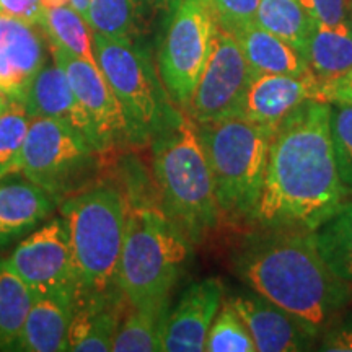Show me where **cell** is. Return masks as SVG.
Here are the masks:
<instances>
[{
  "instance_id": "6da1fadb",
  "label": "cell",
  "mask_w": 352,
  "mask_h": 352,
  "mask_svg": "<svg viewBox=\"0 0 352 352\" xmlns=\"http://www.w3.org/2000/svg\"><path fill=\"white\" fill-rule=\"evenodd\" d=\"M344 196L331 138V103L310 100L272 134L254 220L263 227L314 230Z\"/></svg>"
},
{
  "instance_id": "7a4b0ae2",
  "label": "cell",
  "mask_w": 352,
  "mask_h": 352,
  "mask_svg": "<svg viewBox=\"0 0 352 352\" xmlns=\"http://www.w3.org/2000/svg\"><path fill=\"white\" fill-rule=\"evenodd\" d=\"M235 254L236 274L258 296L287 311L314 336L349 298L340 279L316 250L311 230L264 227Z\"/></svg>"
},
{
  "instance_id": "3957f363",
  "label": "cell",
  "mask_w": 352,
  "mask_h": 352,
  "mask_svg": "<svg viewBox=\"0 0 352 352\" xmlns=\"http://www.w3.org/2000/svg\"><path fill=\"white\" fill-rule=\"evenodd\" d=\"M151 144L164 210L189 243H201L217 227L220 209L196 122L178 108Z\"/></svg>"
},
{
  "instance_id": "277c9868",
  "label": "cell",
  "mask_w": 352,
  "mask_h": 352,
  "mask_svg": "<svg viewBox=\"0 0 352 352\" xmlns=\"http://www.w3.org/2000/svg\"><path fill=\"white\" fill-rule=\"evenodd\" d=\"M127 204L111 184H96L60 201L77 277L76 296L118 289Z\"/></svg>"
},
{
  "instance_id": "5b68a950",
  "label": "cell",
  "mask_w": 352,
  "mask_h": 352,
  "mask_svg": "<svg viewBox=\"0 0 352 352\" xmlns=\"http://www.w3.org/2000/svg\"><path fill=\"white\" fill-rule=\"evenodd\" d=\"M189 240L164 208L127 204L118 289L127 305L168 302L189 256Z\"/></svg>"
},
{
  "instance_id": "8992f818",
  "label": "cell",
  "mask_w": 352,
  "mask_h": 352,
  "mask_svg": "<svg viewBox=\"0 0 352 352\" xmlns=\"http://www.w3.org/2000/svg\"><path fill=\"white\" fill-rule=\"evenodd\" d=\"M196 126L220 215L254 220L274 131L240 116Z\"/></svg>"
},
{
  "instance_id": "52a82bcc",
  "label": "cell",
  "mask_w": 352,
  "mask_h": 352,
  "mask_svg": "<svg viewBox=\"0 0 352 352\" xmlns=\"http://www.w3.org/2000/svg\"><path fill=\"white\" fill-rule=\"evenodd\" d=\"M96 64L120 101L131 144H151L178 107L170 100L151 57L132 39L94 33Z\"/></svg>"
},
{
  "instance_id": "ba28073f",
  "label": "cell",
  "mask_w": 352,
  "mask_h": 352,
  "mask_svg": "<svg viewBox=\"0 0 352 352\" xmlns=\"http://www.w3.org/2000/svg\"><path fill=\"white\" fill-rule=\"evenodd\" d=\"M90 140L72 126L52 118H33L20 158V173L50 192L56 202L76 195L95 168Z\"/></svg>"
},
{
  "instance_id": "9c48e42d",
  "label": "cell",
  "mask_w": 352,
  "mask_h": 352,
  "mask_svg": "<svg viewBox=\"0 0 352 352\" xmlns=\"http://www.w3.org/2000/svg\"><path fill=\"white\" fill-rule=\"evenodd\" d=\"M217 20L209 0H178L158 51V76L166 94L186 111L214 46Z\"/></svg>"
},
{
  "instance_id": "30bf717a",
  "label": "cell",
  "mask_w": 352,
  "mask_h": 352,
  "mask_svg": "<svg viewBox=\"0 0 352 352\" xmlns=\"http://www.w3.org/2000/svg\"><path fill=\"white\" fill-rule=\"evenodd\" d=\"M254 70L239 41L217 23L214 46L186 113L196 124L240 116Z\"/></svg>"
},
{
  "instance_id": "8fae6325",
  "label": "cell",
  "mask_w": 352,
  "mask_h": 352,
  "mask_svg": "<svg viewBox=\"0 0 352 352\" xmlns=\"http://www.w3.org/2000/svg\"><path fill=\"white\" fill-rule=\"evenodd\" d=\"M7 261L34 296L77 292V277L64 219H52L30 233Z\"/></svg>"
},
{
  "instance_id": "7c38bea8",
  "label": "cell",
  "mask_w": 352,
  "mask_h": 352,
  "mask_svg": "<svg viewBox=\"0 0 352 352\" xmlns=\"http://www.w3.org/2000/svg\"><path fill=\"white\" fill-rule=\"evenodd\" d=\"M52 59L64 69L74 95L90 122L94 145L98 152L129 142L121 104L98 64L82 59L51 44Z\"/></svg>"
},
{
  "instance_id": "4fadbf2b",
  "label": "cell",
  "mask_w": 352,
  "mask_h": 352,
  "mask_svg": "<svg viewBox=\"0 0 352 352\" xmlns=\"http://www.w3.org/2000/svg\"><path fill=\"white\" fill-rule=\"evenodd\" d=\"M320 80L314 72L303 76L254 74L246 90L240 118L258 126L276 127L310 100H320Z\"/></svg>"
},
{
  "instance_id": "5bb4252c",
  "label": "cell",
  "mask_w": 352,
  "mask_h": 352,
  "mask_svg": "<svg viewBox=\"0 0 352 352\" xmlns=\"http://www.w3.org/2000/svg\"><path fill=\"white\" fill-rule=\"evenodd\" d=\"M223 300V284L215 277L202 279L184 290L166 321L164 351H206L210 324Z\"/></svg>"
},
{
  "instance_id": "9a60e30c",
  "label": "cell",
  "mask_w": 352,
  "mask_h": 352,
  "mask_svg": "<svg viewBox=\"0 0 352 352\" xmlns=\"http://www.w3.org/2000/svg\"><path fill=\"white\" fill-rule=\"evenodd\" d=\"M34 26L0 13V91L23 103L30 83L46 64L41 34Z\"/></svg>"
},
{
  "instance_id": "2e32d148",
  "label": "cell",
  "mask_w": 352,
  "mask_h": 352,
  "mask_svg": "<svg viewBox=\"0 0 352 352\" xmlns=\"http://www.w3.org/2000/svg\"><path fill=\"white\" fill-rule=\"evenodd\" d=\"M228 300L245 321L256 352L307 351L315 338L287 311L256 292L230 297Z\"/></svg>"
},
{
  "instance_id": "e0dca14e",
  "label": "cell",
  "mask_w": 352,
  "mask_h": 352,
  "mask_svg": "<svg viewBox=\"0 0 352 352\" xmlns=\"http://www.w3.org/2000/svg\"><path fill=\"white\" fill-rule=\"evenodd\" d=\"M126 298L120 289L103 294H82L74 298L69 329V351L109 352L122 318Z\"/></svg>"
},
{
  "instance_id": "ac0fdd59",
  "label": "cell",
  "mask_w": 352,
  "mask_h": 352,
  "mask_svg": "<svg viewBox=\"0 0 352 352\" xmlns=\"http://www.w3.org/2000/svg\"><path fill=\"white\" fill-rule=\"evenodd\" d=\"M25 107L32 120L33 118H52V120L63 121L77 129L94 145L90 122L74 95L64 69L56 60L51 65L44 64L34 76L25 95Z\"/></svg>"
},
{
  "instance_id": "d6986e66",
  "label": "cell",
  "mask_w": 352,
  "mask_h": 352,
  "mask_svg": "<svg viewBox=\"0 0 352 352\" xmlns=\"http://www.w3.org/2000/svg\"><path fill=\"white\" fill-rule=\"evenodd\" d=\"M56 201L38 184L0 183V250L30 235L54 210Z\"/></svg>"
},
{
  "instance_id": "ffe728a7",
  "label": "cell",
  "mask_w": 352,
  "mask_h": 352,
  "mask_svg": "<svg viewBox=\"0 0 352 352\" xmlns=\"http://www.w3.org/2000/svg\"><path fill=\"white\" fill-rule=\"evenodd\" d=\"M72 294H51L36 297L25 321L19 351H69V329L74 315Z\"/></svg>"
},
{
  "instance_id": "44dd1931",
  "label": "cell",
  "mask_w": 352,
  "mask_h": 352,
  "mask_svg": "<svg viewBox=\"0 0 352 352\" xmlns=\"http://www.w3.org/2000/svg\"><path fill=\"white\" fill-rule=\"evenodd\" d=\"M254 74L303 76L311 72L305 56L284 39L277 38L256 21L233 33Z\"/></svg>"
},
{
  "instance_id": "7402d4cb",
  "label": "cell",
  "mask_w": 352,
  "mask_h": 352,
  "mask_svg": "<svg viewBox=\"0 0 352 352\" xmlns=\"http://www.w3.org/2000/svg\"><path fill=\"white\" fill-rule=\"evenodd\" d=\"M307 60L320 82L336 80L352 72V20L338 25L315 23Z\"/></svg>"
},
{
  "instance_id": "603a6c76",
  "label": "cell",
  "mask_w": 352,
  "mask_h": 352,
  "mask_svg": "<svg viewBox=\"0 0 352 352\" xmlns=\"http://www.w3.org/2000/svg\"><path fill=\"white\" fill-rule=\"evenodd\" d=\"M36 296L13 271L7 259H0V351H19L25 321Z\"/></svg>"
},
{
  "instance_id": "cb8c5ba5",
  "label": "cell",
  "mask_w": 352,
  "mask_h": 352,
  "mask_svg": "<svg viewBox=\"0 0 352 352\" xmlns=\"http://www.w3.org/2000/svg\"><path fill=\"white\" fill-rule=\"evenodd\" d=\"M129 314L121 320L114 352H153L164 351L166 321L170 315V302L157 305L131 307Z\"/></svg>"
},
{
  "instance_id": "d4e9b609",
  "label": "cell",
  "mask_w": 352,
  "mask_h": 352,
  "mask_svg": "<svg viewBox=\"0 0 352 352\" xmlns=\"http://www.w3.org/2000/svg\"><path fill=\"white\" fill-rule=\"evenodd\" d=\"M316 250L329 270L344 283H352V202H342L311 230Z\"/></svg>"
},
{
  "instance_id": "484cf974",
  "label": "cell",
  "mask_w": 352,
  "mask_h": 352,
  "mask_svg": "<svg viewBox=\"0 0 352 352\" xmlns=\"http://www.w3.org/2000/svg\"><path fill=\"white\" fill-rule=\"evenodd\" d=\"M256 23L300 51L307 59V47L316 21L298 0H259Z\"/></svg>"
},
{
  "instance_id": "4316f807",
  "label": "cell",
  "mask_w": 352,
  "mask_h": 352,
  "mask_svg": "<svg viewBox=\"0 0 352 352\" xmlns=\"http://www.w3.org/2000/svg\"><path fill=\"white\" fill-rule=\"evenodd\" d=\"M38 25L50 36L51 44L96 64L94 32L88 21L70 3L63 7L43 8Z\"/></svg>"
},
{
  "instance_id": "83f0119b",
  "label": "cell",
  "mask_w": 352,
  "mask_h": 352,
  "mask_svg": "<svg viewBox=\"0 0 352 352\" xmlns=\"http://www.w3.org/2000/svg\"><path fill=\"white\" fill-rule=\"evenodd\" d=\"M30 118L23 101L10 100L0 114V178L20 173V158L28 134Z\"/></svg>"
},
{
  "instance_id": "f1b7e54d",
  "label": "cell",
  "mask_w": 352,
  "mask_h": 352,
  "mask_svg": "<svg viewBox=\"0 0 352 352\" xmlns=\"http://www.w3.org/2000/svg\"><path fill=\"white\" fill-rule=\"evenodd\" d=\"M135 19V0H91L88 8V25L91 32L107 38L132 39Z\"/></svg>"
},
{
  "instance_id": "f546056e",
  "label": "cell",
  "mask_w": 352,
  "mask_h": 352,
  "mask_svg": "<svg viewBox=\"0 0 352 352\" xmlns=\"http://www.w3.org/2000/svg\"><path fill=\"white\" fill-rule=\"evenodd\" d=\"M208 352H256L253 338L246 328L245 321L232 302H222L220 310L210 324L208 342Z\"/></svg>"
},
{
  "instance_id": "4dcf8cb0",
  "label": "cell",
  "mask_w": 352,
  "mask_h": 352,
  "mask_svg": "<svg viewBox=\"0 0 352 352\" xmlns=\"http://www.w3.org/2000/svg\"><path fill=\"white\" fill-rule=\"evenodd\" d=\"M331 138L338 173L352 189V104L331 103Z\"/></svg>"
},
{
  "instance_id": "1f68e13d",
  "label": "cell",
  "mask_w": 352,
  "mask_h": 352,
  "mask_svg": "<svg viewBox=\"0 0 352 352\" xmlns=\"http://www.w3.org/2000/svg\"><path fill=\"white\" fill-rule=\"evenodd\" d=\"M209 3L220 28L232 34L256 21L259 0H209Z\"/></svg>"
},
{
  "instance_id": "d6a6232c",
  "label": "cell",
  "mask_w": 352,
  "mask_h": 352,
  "mask_svg": "<svg viewBox=\"0 0 352 352\" xmlns=\"http://www.w3.org/2000/svg\"><path fill=\"white\" fill-rule=\"evenodd\" d=\"M316 23L338 25L351 21L352 0H298Z\"/></svg>"
},
{
  "instance_id": "836d02e7",
  "label": "cell",
  "mask_w": 352,
  "mask_h": 352,
  "mask_svg": "<svg viewBox=\"0 0 352 352\" xmlns=\"http://www.w3.org/2000/svg\"><path fill=\"white\" fill-rule=\"evenodd\" d=\"M320 101L352 104V72L336 80L320 82Z\"/></svg>"
},
{
  "instance_id": "e575fe53",
  "label": "cell",
  "mask_w": 352,
  "mask_h": 352,
  "mask_svg": "<svg viewBox=\"0 0 352 352\" xmlns=\"http://www.w3.org/2000/svg\"><path fill=\"white\" fill-rule=\"evenodd\" d=\"M0 13L38 25L43 7L39 0H0Z\"/></svg>"
},
{
  "instance_id": "d590c367",
  "label": "cell",
  "mask_w": 352,
  "mask_h": 352,
  "mask_svg": "<svg viewBox=\"0 0 352 352\" xmlns=\"http://www.w3.org/2000/svg\"><path fill=\"white\" fill-rule=\"evenodd\" d=\"M321 351H336V352H352V324L336 327L324 334L321 342Z\"/></svg>"
},
{
  "instance_id": "8d00e7d4",
  "label": "cell",
  "mask_w": 352,
  "mask_h": 352,
  "mask_svg": "<svg viewBox=\"0 0 352 352\" xmlns=\"http://www.w3.org/2000/svg\"><path fill=\"white\" fill-rule=\"evenodd\" d=\"M90 2L91 0H70V6L76 8L83 19L88 21V8H90Z\"/></svg>"
},
{
  "instance_id": "74e56055",
  "label": "cell",
  "mask_w": 352,
  "mask_h": 352,
  "mask_svg": "<svg viewBox=\"0 0 352 352\" xmlns=\"http://www.w3.org/2000/svg\"><path fill=\"white\" fill-rule=\"evenodd\" d=\"M43 8H54V7H63L70 3V0H39Z\"/></svg>"
},
{
  "instance_id": "f35d334b",
  "label": "cell",
  "mask_w": 352,
  "mask_h": 352,
  "mask_svg": "<svg viewBox=\"0 0 352 352\" xmlns=\"http://www.w3.org/2000/svg\"><path fill=\"white\" fill-rule=\"evenodd\" d=\"M8 103H10V98H8L6 94H2V91H0V114L6 111Z\"/></svg>"
}]
</instances>
